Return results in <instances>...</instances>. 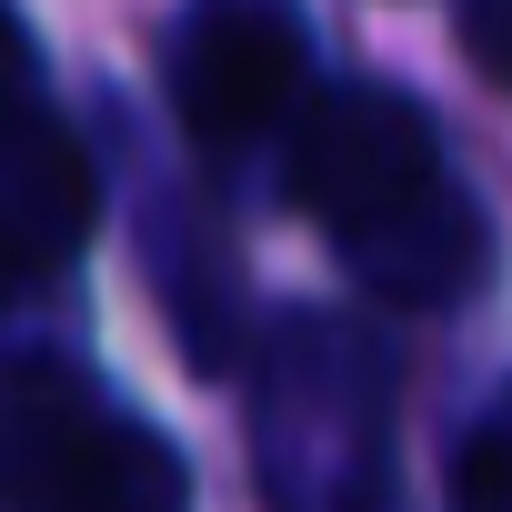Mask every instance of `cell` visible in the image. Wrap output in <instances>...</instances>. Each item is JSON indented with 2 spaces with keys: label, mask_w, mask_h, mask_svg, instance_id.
<instances>
[{
  "label": "cell",
  "mask_w": 512,
  "mask_h": 512,
  "mask_svg": "<svg viewBox=\"0 0 512 512\" xmlns=\"http://www.w3.org/2000/svg\"><path fill=\"white\" fill-rule=\"evenodd\" d=\"M292 201L362 262L372 292H392L412 312L462 302L482 282V262H492L482 211L442 171V131L402 91H372V81H352V91L302 111V131H292Z\"/></svg>",
  "instance_id": "cell-1"
},
{
  "label": "cell",
  "mask_w": 512,
  "mask_h": 512,
  "mask_svg": "<svg viewBox=\"0 0 512 512\" xmlns=\"http://www.w3.org/2000/svg\"><path fill=\"white\" fill-rule=\"evenodd\" d=\"M392 452V362L322 312H292L251 382V462L272 512H372Z\"/></svg>",
  "instance_id": "cell-2"
},
{
  "label": "cell",
  "mask_w": 512,
  "mask_h": 512,
  "mask_svg": "<svg viewBox=\"0 0 512 512\" xmlns=\"http://www.w3.org/2000/svg\"><path fill=\"white\" fill-rule=\"evenodd\" d=\"M312 41L292 0H191L181 41H171V111L201 151H241L282 131V111L302 101Z\"/></svg>",
  "instance_id": "cell-3"
},
{
  "label": "cell",
  "mask_w": 512,
  "mask_h": 512,
  "mask_svg": "<svg viewBox=\"0 0 512 512\" xmlns=\"http://www.w3.org/2000/svg\"><path fill=\"white\" fill-rule=\"evenodd\" d=\"M91 211H101L91 151H81L41 101H31L21 121H0V262L61 272L71 251L91 241Z\"/></svg>",
  "instance_id": "cell-4"
},
{
  "label": "cell",
  "mask_w": 512,
  "mask_h": 512,
  "mask_svg": "<svg viewBox=\"0 0 512 512\" xmlns=\"http://www.w3.org/2000/svg\"><path fill=\"white\" fill-rule=\"evenodd\" d=\"M111 402L71 362H11L0 372V512H51L71 462L101 442Z\"/></svg>",
  "instance_id": "cell-5"
},
{
  "label": "cell",
  "mask_w": 512,
  "mask_h": 512,
  "mask_svg": "<svg viewBox=\"0 0 512 512\" xmlns=\"http://www.w3.org/2000/svg\"><path fill=\"white\" fill-rule=\"evenodd\" d=\"M191 502V472L171 442H151L131 412L101 422V442L71 462V482L51 492V512H181Z\"/></svg>",
  "instance_id": "cell-6"
},
{
  "label": "cell",
  "mask_w": 512,
  "mask_h": 512,
  "mask_svg": "<svg viewBox=\"0 0 512 512\" xmlns=\"http://www.w3.org/2000/svg\"><path fill=\"white\" fill-rule=\"evenodd\" d=\"M442 492H452V512H512V382L472 412V432H462Z\"/></svg>",
  "instance_id": "cell-7"
},
{
  "label": "cell",
  "mask_w": 512,
  "mask_h": 512,
  "mask_svg": "<svg viewBox=\"0 0 512 512\" xmlns=\"http://www.w3.org/2000/svg\"><path fill=\"white\" fill-rule=\"evenodd\" d=\"M31 81H41V41H31V21L0 0V121H21L31 111Z\"/></svg>",
  "instance_id": "cell-8"
},
{
  "label": "cell",
  "mask_w": 512,
  "mask_h": 512,
  "mask_svg": "<svg viewBox=\"0 0 512 512\" xmlns=\"http://www.w3.org/2000/svg\"><path fill=\"white\" fill-rule=\"evenodd\" d=\"M502 71H512V41H502Z\"/></svg>",
  "instance_id": "cell-9"
}]
</instances>
